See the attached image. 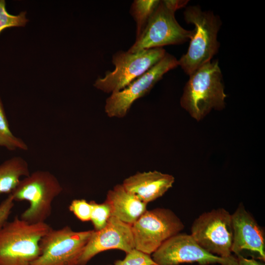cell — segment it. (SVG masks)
Instances as JSON below:
<instances>
[{
  "label": "cell",
  "instance_id": "obj_21",
  "mask_svg": "<svg viewBox=\"0 0 265 265\" xmlns=\"http://www.w3.org/2000/svg\"><path fill=\"white\" fill-rule=\"evenodd\" d=\"M114 265H158L150 255L133 249L127 253L123 260H118Z\"/></svg>",
  "mask_w": 265,
  "mask_h": 265
},
{
  "label": "cell",
  "instance_id": "obj_7",
  "mask_svg": "<svg viewBox=\"0 0 265 265\" xmlns=\"http://www.w3.org/2000/svg\"><path fill=\"white\" fill-rule=\"evenodd\" d=\"M134 249L152 254L171 237L178 234L184 225L169 209L146 211L132 226Z\"/></svg>",
  "mask_w": 265,
  "mask_h": 265
},
{
  "label": "cell",
  "instance_id": "obj_14",
  "mask_svg": "<svg viewBox=\"0 0 265 265\" xmlns=\"http://www.w3.org/2000/svg\"><path fill=\"white\" fill-rule=\"evenodd\" d=\"M174 181L171 175L154 171L138 172L124 180L122 185L147 204L162 196L172 186Z\"/></svg>",
  "mask_w": 265,
  "mask_h": 265
},
{
  "label": "cell",
  "instance_id": "obj_22",
  "mask_svg": "<svg viewBox=\"0 0 265 265\" xmlns=\"http://www.w3.org/2000/svg\"><path fill=\"white\" fill-rule=\"evenodd\" d=\"M69 210L82 221L90 220L92 205L84 199H76L71 202Z\"/></svg>",
  "mask_w": 265,
  "mask_h": 265
},
{
  "label": "cell",
  "instance_id": "obj_24",
  "mask_svg": "<svg viewBox=\"0 0 265 265\" xmlns=\"http://www.w3.org/2000/svg\"><path fill=\"white\" fill-rule=\"evenodd\" d=\"M165 4L171 9L177 10L185 7L188 3L187 0H163Z\"/></svg>",
  "mask_w": 265,
  "mask_h": 265
},
{
  "label": "cell",
  "instance_id": "obj_25",
  "mask_svg": "<svg viewBox=\"0 0 265 265\" xmlns=\"http://www.w3.org/2000/svg\"><path fill=\"white\" fill-rule=\"evenodd\" d=\"M237 259L238 265H265L254 258L247 259L242 255L237 256Z\"/></svg>",
  "mask_w": 265,
  "mask_h": 265
},
{
  "label": "cell",
  "instance_id": "obj_1",
  "mask_svg": "<svg viewBox=\"0 0 265 265\" xmlns=\"http://www.w3.org/2000/svg\"><path fill=\"white\" fill-rule=\"evenodd\" d=\"M189 76L180 104L192 117L199 121L212 109L225 107L227 95L217 60L203 64Z\"/></svg>",
  "mask_w": 265,
  "mask_h": 265
},
{
  "label": "cell",
  "instance_id": "obj_6",
  "mask_svg": "<svg viewBox=\"0 0 265 265\" xmlns=\"http://www.w3.org/2000/svg\"><path fill=\"white\" fill-rule=\"evenodd\" d=\"M93 232H76L69 226L51 228L41 239L40 255L30 265H78Z\"/></svg>",
  "mask_w": 265,
  "mask_h": 265
},
{
  "label": "cell",
  "instance_id": "obj_12",
  "mask_svg": "<svg viewBox=\"0 0 265 265\" xmlns=\"http://www.w3.org/2000/svg\"><path fill=\"white\" fill-rule=\"evenodd\" d=\"M132 226L111 216L104 228L94 230L78 265H86L96 254L110 249L121 250L126 254L130 252L134 249Z\"/></svg>",
  "mask_w": 265,
  "mask_h": 265
},
{
  "label": "cell",
  "instance_id": "obj_18",
  "mask_svg": "<svg viewBox=\"0 0 265 265\" xmlns=\"http://www.w3.org/2000/svg\"><path fill=\"white\" fill-rule=\"evenodd\" d=\"M0 146L9 150L28 149L26 143L21 138L15 136L10 130L3 104L0 97Z\"/></svg>",
  "mask_w": 265,
  "mask_h": 265
},
{
  "label": "cell",
  "instance_id": "obj_23",
  "mask_svg": "<svg viewBox=\"0 0 265 265\" xmlns=\"http://www.w3.org/2000/svg\"><path fill=\"white\" fill-rule=\"evenodd\" d=\"M14 200L11 194L0 204V226L7 221L14 206Z\"/></svg>",
  "mask_w": 265,
  "mask_h": 265
},
{
  "label": "cell",
  "instance_id": "obj_11",
  "mask_svg": "<svg viewBox=\"0 0 265 265\" xmlns=\"http://www.w3.org/2000/svg\"><path fill=\"white\" fill-rule=\"evenodd\" d=\"M152 258L158 265L193 263L200 265H238L235 256L223 258L210 253L190 235L186 234L179 233L168 239L152 254Z\"/></svg>",
  "mask_w": 265,
  "mask_h": 265
},
{
  "label": "cell",
  "instance_id": "obj_13",
  "mask_svg": "<svg viewBox=\"0 0 265 265\" xmlns=\"http://www.w3.org/2000/svg\"><path fill=\"white\" fill-rule=\"evenodd\" d=\"M232 216V252L236 256L247 252L253 258L265 260V232L251 214L240 204Z\"/></svg>",
  "mask_w": 265,
  "mask_h": 265
},
{
  "label": "cell",
  "instance_id": "obj_3",
  "mask_svg": "<svg viewBox=\"0 0 265 265\" xmlns=\"http://www.w3.org/2000/svg\"><path fill=\"white\" fill-rule=\"evenodd\" d=\"M52 227L16 216L0 226V265H30L40 255L39 242Z\"/></svg>",
  "mask_w": 265,
  "mask_h": 265
},
{
  "label": "cell",
  "instance_id": "obj_8",
  "mask_svg": "<svg viewBox=\"0 0 265 265\" xmlns=\"http://www.w3.org/2000/svg\"><path fill=\"white\" fill-rule=\"evenodd\" d=\"M191 233L194 240L210 253L223 258L233 256L232 216L224 209L202 213L193 222Z\"/></svg>",
  "mask_w": 265,
  "mask_h": 265
},
{
  "label": "cell",
  "instance_id": "obj_5",
  "mask_svg": "<svg viewBox=\"0 0 265 265\" xmlns=\"http://www.w3.org/2000/svg\"><path fill=\"white\" fill-rule=\"evenodd\" d=\"M163 48L143 50L135 53L119 51L112 56V71L99 77L94 86L106 93L117 92L144 74L161 60L166 53Z\"/></svg>",
  "mask_w": 265,
  "mask_h": 265
},
{
  "label": "cell",
  "instance_id": "obj_20",
  "mask_svg": "<svg viewBox=\"0 0 265 265\" xmlns=\"http://www.w3.org/2000/svg\"><path fill=\"white\" fill-rule=\"evenodd\" d=\"M90 203L92 205L90 220L95 231L100 230L106 226L111 216L110 207L105 202L102 204H98L92 201Z\"/></svg>",
  "mask_w": 265,
  "mask_h": 265
},
{
  "label": "cell",
  "instance_id": "obj_4",
  "mask_svg": "<svg viewBox=\"0 0 265 265\" xmlns=\"http://www.w3.org/2000/svg\"><path fill=\"white\" fill-rule=\"evenodd\" d=\"M62 190L54 175L47 171L38 170L21 180L10 194L14 201L29 203L20 218L29 224H36L45 222L51 214L53 200Z\"/></svg>",
  "mask_w": 265,
  "mask_h": 265
},
{
  "label": "cell",
  "instance_id": "obj_19",
  "mask_svg": "<svg viewBox=\"0 0 265 265\" xmlns=\"http://www.w3.org/2000/svg\"><path fill=\"white\" fill-rule=\"evenodd\" d=\"M28 21L26 11L12 15L6 10L5 0H0V33L6 28L24 26Z\"/></svg>",
  "mask_w": 265,
  "mask_h": 265
},
{
  "label": "cell",
  "instance_id": "obj_17",
  "mask_svg": "<svg viewBox=\"0 0 265 265\" xmlns=\"http://www.w3.org/2000/svg\"><path fill=\"white\" fill-rule=\"evenodd\" d=\"M159 0H134L130 8V14L136 23V39L141 34L159 5Z\"/></svg>",
  "mask_w": 265,
  "mask_h": 265
},
{
  "label": "cell",
  "instance_id": "obj_10",
  "mask_svg": "<svg viewBox=\"0 0 265 265\" xmlns=\"http://www.w3.org/2000/svg\"><path fill=\"white\" fill-rule=\"evenodd\" d=\"M179 66L178 60L166 53L163 58L122 90L111 94L106 101L105 112L109 117L123 118L133 103L148 94L168 71Z\"/></svg>",
  "mask_w": 265,
  "mask_h": 265
},
{
  "label": "cell",
  "instance_id": "obj_16",
  "mask_svg": "<svg viewBox=\"0 0 265 265\" xmlns=\"http://www.w3.org/2000/svg\"><path fill=\"white\" fill-rule=\"evenodd\" d=\"M30 174L26 161L14 157L0 164V194L9 193L16 188L22 176Z\"/></svg>",
  "mask_w": 265,
  "mask_h": 265
},
{
  "label": "cell",
  "instance_id": "obj_9",
  "mask_svg": "<svg viewBox=\"0 0 265 265\" xmlns=\"http://www.w3.org/2000/svg\"><path fill=\"white\" fill-rule=\"evenodd\" d=\"M175 12L163 0H160L143 31L128 51L135 53L145 49L181 44L190 40L193 30L182 27L175 19Z\"/></svg>",
  "mask_w": 265,
  "mask_h": 265
},
{
  "label": "cell",
  "instance_id": "obj_15",
  "mask_svg": "<svg viewBox=\"0 0 265 265\" xmlns=\"http://www.w3.org/2000/svg\"><path fill=\"white\" fill-rule=\"evenodd\" d=\"M105 202L110 207L111 216L131 225L147 211V204L128 191L122 185L108 191Z\"/></svg>",
  "mask_w": 265,
  "mask_h": 265
},
{
  "label": "cell",
  "instance_id": "obj_2",
  "mask_svg": "<svg viewBox=\"0 0 265 265\" xmlns=\"http://www.w3.org/2000/svg\"><path fill=\"white\" fill-rule=\"evenodd\" d=\"M185 21L194 26L186 53L178 60L184 72L190 75L203 64L212 60L220 43L217 35L221 26L220 17L211 11H203L199 5H190L184 12Z\"/></svg>",
  "mask_w": 265,
  "mask_h": 265
}]
</instances>
